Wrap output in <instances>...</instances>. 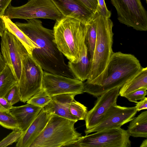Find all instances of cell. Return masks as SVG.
Instances as JSON below:
<instances>
[{"mask_svg": "<svg viewBox=\"0 0 147 147\" xmlns=\"http://www.w3.org/2000/svg\"><path fill=\"white\" fill-rule=\"evenodd\" d=\"M53 30L59 51L69 61L77 62L86 43V25L76 19L63 16L56 20Z\"/></svg>", "mask_w": 147, "mask_h": 147, "instance_id": "cell-3", "label": "cell"}, {"mask_svg": "<svg viewBox=\"0 0 147 147\" xmlns=\"http://www.w3.org/2000/svg\"><path fill=\"white\" fill-rule=\"evenodd\" d=\"M140 147H147V139L143 140L141 144Z\"/></svg>", "mask_w": 147, "mask_h": 147, "instance_id": "cell-37", "label": "cell"}, {"mask_svg": "<svg viewBox=\"0 0 147 147\" xmlns=\"http://www.w3.org/2000/svg\"><path fill=\"white\" fill-rule=\"evenodd\" d=\"M139 60L134 55L113 52L103 74L95 85L83 82L84 92L98 97L117 87L121 88L141 70Z\"/></svg>", "mask_w": 147, "mask_h": 147, "instance_id": "cell-2", "label": "cell"}, {"mask_svg": "<svg viewBox=\"0 0 147 147\" xmlns=\"http://www.w3.org/2000/svg\"><path fill=\"white\" fill-rule=\"evenodd\" d=\"M76 94L68 93L53 96L48 105L43 108L51 114L77 121L78 120L70 114V103L74 99Z\"/></svg>", "mask_w": 147, "mask_h": 147, "instance_id": "cell-17", "label": "cell"}, {"mask_svg": "<svg viewBox=\"0 0 147 147\" xmlns=\"http://www.w3.org/2000/svg\"><path fill=\"white\" fill-rule=\"evenodd\" d=\"M86 25L87 32L86 43L90 62L93 57L96 39V28L94 15L93 18Z\"/></svg>", "mask_w": 147, "mask_h": 147, "instance_id": "cell-23", "label": "cell"}, {"mask_svg": "<svg viewBox=\"0 0 147 147\" xmlns=\"http://www.w3.org/2000/svg\"><path fill=\"white\" fill-rule=\"evenodd\" d=\"M63 16L76 19L86 24L94 13L79 0H51Z\"/></svg>", "mask_w": 147, "mask_h": 147, "instance_id": "cell-14", "label": "cell"}, {"mask_svg": "<svg viewBox=\"0 0 147 147\" xmlns=\"http://www.w3.org/2000/svg\"><path fill=\"white\" fill-rule=\"evenodd\" d=\"M69 108L71 115L78 121L85 120L88 111L84 105L74 99L70 103Z\"/></svg>", "mask_w": 147, "mask_h": 147, "instance_id": "cell-24", "label": "cell"}, {"mask_svg": "<svg viewBox=\"0 0 147 147\" xmlns=\"http://www.w3.org/2000/svg\"><path fill=\"white\" fill-rule=\"evenodd\" d=\"M77 121L54 114L30 147L67 146L81 137L74 128Z\"/></svg>", "mask_w": 147, "mask_h": 147, "instance_id": "cell-5", "label": "cell"}, {"mask_svg": "<svg viewBox=\"0 0 147 147\" xmlns=\"http://www.w3.org/2000/svg\"><path fill=\"white\" fill-rule=\"evenodd\" d=\"M1 37V50L3 59L18 82L23 56L28 52L20 41L6 29Z\"/></svg>", "mask_w": 147, "mask_h": 147, "instance_id": "cell-10", "label": "cell"}, {"mask_svg": "<svg viewBox=\"0 0 147 147\" xmlns=\"http://www.w3.org/2000/svg\"><path fill=\"white\" fill-rule=\"evenodd\" d=\"M98 5L96 11L105 18H110L111 12L107 9L104 0H98Z\"/></svg>", "mask_w": 147, "mask_h": 147, "instance_id": "cell-30", "label": "cell"}, {"mask_svg": "<svg viewBox=\"0 0 147 147\" xmlns=\"http://www.w3.org/2000/svg\"><path fill=\"white\" fill-rule=\"evenodd\" d=\"M4 15L11 19L44 18L56 20L63 16L51 0H30L18 7L9 4Z\"/></svg>", "mask_w": 147, "mask_h": 147, "instance_id": "cell-7", "label": "cell"}, {"mask_svg": "<svg viewBox=\"0 0 147 147\" xmlns=\"http://www.w3.org/2000/svg\"><path fill=\"white\" fill-rule=\"evenodd\" d=\"M147 88H142L127 94L123 97L129 101L137 103L138 100L143 99L147 94Z\"/></svg>", "mask_w": 147, "mask_h": 147, "instance_id": "cell-28", "label": "cell"}, {"mask_svg": "<svg viewBox=\"0 0 147 147\" xmlns=\"http://www.w3.org/2000/svg\"><path fill=\"white\" fill-rule=\"evenodd\" d=\"M26 20L27 22L15 23L37 46L38 48L33 49L31 56L43 70L52 74L76 78L57 47L53 30L44 27L42 22L37 19Z\"/></svg>", "mask_w": 147, "mask_h": 147, "instance_id": "cell-1", "label": "cell"}, {"mask_svg": "<svg viewBox=\"0 0 147 147\" xmlns=\"http://www.w3.org/2000/svg\"><path fill=\"white\" fill-rule=\"evenodd\" d=\"M42 108L29 103L18 107L12 106L9 114L16 121L19 128L24 132L39 113Z\"/></svg>", "mask_w": 147, "mask_h": 147, "instance_id": "cell-16", "label": "cell"}, {"mask_svg": "<svg viewBox=\"0 0 147 147\" xmlns=\"http://www.w3.org/2000/svg\"><path fill=\"white\" fill-rule=\"evenodd\" d=\"M146 0V1H147V0Z\"/></svg>", "mask_w": 147, "mask_h": 147, "instance_id": "cell-39", "label": "cell"}, {"mask_svg": "<svg viewBox=\"0 0 147 147\" xmlns=\"http://www.w3.org/2000/svg\"><path fill=\"white\" fill-rule=\"evenodd\" d=\"M96 28V39L90 72L85 82L95 85L100 78L113 53V23L110 18L104 17L96 11L94 13Z\"/></svg>", "mask_w": 147, "mask_h": 147, "instance_id": "cell-4", "label": "cell"}, {"mask_svg": "<svg viewBox=\"0 0 147 147\" xmlns=\"http://www.w3.org/2000/svg\"><path fill=\"white\" fill-rule=\"evenodd\" d=\"M5 98L12 106L20 101L18 84L9 90L4 96Z\"/></svg>", "mask_w": 147, "mask_h": 147, "instance_id": "cell-29", "label": "cell"}, {"mask_svg": "<svg viewBox=\"0 0 147 147\" xmlns=\"http://www.w3.org/2000/svg\"><path fill=\"white\" fill-rule=\"evenodd\" d=\"M43 69L28 52L23 55L18 82L20 101L25 103L42 89Z\"/></svg>", "mask_w": 147, "mask_h": 147, "instance_id": "cell-6", "label": "cell"}, {"mask_svg": "<svg viewBox=\"0 0 147 147\" xmlns=\"http://www.w3.org/2000/svg\"><path fill=\"white\" fill-rule=\"evenodd\" d=\"M12 0H0V16L4 15L7 8Z\"/></svg>", "mask_w": 147, "mask_h": 147, "instance_id": "cell-32", "label": "cell"}, {"mask_svg": "<svg viewBox=\"0 0 147 147\" xmlns=\"http://www.w3.org/2000/svg\"><path fill=\"white\" fill-rule=\"evenodd\" d=\"M0 125L12 130L19 128L17 122L13 117L6 112L0 111Z\"/></svg>", "mask_w": 147, "mask_h": 147, "instance_id": "cell-26", "label": "cell"}, {"mask_svg": "<svg viewBox=\"0 0 147 147\" xmlns=\"http://www.w3.org/2000/svg\"><path fill=\"white\" fill-rule=\"evenodd\" d=\"M130 136L127 130L119 127L82 136L67 146L130 147L131 144Z\"/></svg>", "mask_w": 147, "mask_h": 147, "instance_id": "cell-8", "label": "cell"}, {"mask_svg": "<svg viewBox=\"0 0 147 147\" xmlns=\"http://www.w3.org/2000/svg\"><path fill=\"white\" fill-rule=\"evenodd\" d=\"M120 88L119 87L113 88L98 97L94 106L88 112L84 120L86 129H90L96 126L110 107L117 104Z\"/></svg>", "mask_w": 147, "mask_h": 147, "instance_id": "cell-13", "label": "cell"}, {"mask_svg": "<svg viewBox=\"0 0 147 147\" xmlns=\"http://www.w3.org/2000/svg\"><path fill=\"white\" fill-rule=\"evenodd\" d=\"M94 13L97 10L98 5V0H79Z\"/></svg>", "mask_w": 147, "mask_h": 147, "instance_id": "cell-31", "label": "cell"}, {"mask_svg": "<svg viewBox=\"0 0 147 147\" xmlns=\"http://www.w3.org/2000/svg\"><path fill=\"white\" fill-rule=\"evenodd\" d=\"M147 88V67H142L134 77L125 83L119 89V95H125L139 88Z\"/></svg>", "mask_w": 147, "mask_h": 147, "instance_id": "cell-20", "label": "cell"}, {"mask_svg": "<svg viewBox=\"0 0 147 147\" xmlns=\"http://www.w3.org/2000/svg\"><path fill=\"white\" fill-rule=\"evenodd\" d=\"M18 82L9 67L5 64L0 73V97H4L7 91Z\"/></svg>", "mask_w": 147, "mask_h": 147, "instance_id": "cell-22", "label": "cell"}, {"mask_svg": "<svg viewBox=\"0 0 147 147\" xmlns=\"http://www.w3.org/2000/svg\"><path fill=\"white\" fill-rule=\"evenodd\" d=\"M135 107H126L118 105L111 106L96 126L85 130L86 135L94 132L121 127L130 122L136 114Z\"/></svg>", "mask_w": 147, "mask_h": 147, "instance_id": "cell-12", "label": "cell"}, {"mask_svg": "<svg viewBox=\"0 0 147 147\" xmlns=\"http://www.w3.org/2000/svg\"><path fill=\"white\" fill-rule=\"evenodd\" d=\"M24 132L19 128L15 129L0 142V147H6L17 142Z\"/></svg>", "mask_w": 147, "mask_h": 147, "instance_id": "cell-27", "label": "cell"}, {"mask_svg": "<svg viewBox=\"0 0 147 147\" xmlns=\"http://www.w3.org/2000/svg\"><path fill=\"white\" fill-rule=\"evenodd\" d=\"M42 89L51 97L62 94H81L84 92L82 82L72 78L44 71Z\"/></svg>", "mask_w": 147, "mask_h": 147, "instance_id": "cell-11", "label": "cell"}, {"mask_svg": "<svg viewBox=\"0 0 147 147\" xmlns=\"http://www.w3.org/2000/svg\"><path fill=\"white\" fill-rule=\"evenodd\" d=\"M0 18L3 22L5 28L20 41L31 56L33 49L38 48L36 44L18 27L11 19L5 15L0 16Z\"/></svg>", "mask_w": 147, "mask_h": 147, "instance_id": "cell-19", "label": "cell"}, {"mask_svg": "<svg viewBox=\"0 0 147 147\" xmlns=\"http://www.w3.org/2000/svg\"><path fill=\"white\" fill-rule=\"evenodd\" d=\"M5 29L3 22L0 18V36L1 37Z\"/></svg>", "mask_w": 147, "mask_h": 147, "instance_id": "cell-36", "label": "cell"}, {"mask_svg": "<svg viewBox=\"0 0 147 147\" xmlns=\"http://www.w3.org/2000/svg\"><path fill=\"white\" fill-rule=\"evenodd\" d=\"M135 107L137 111H140L142 110L147 109V98L145 97L144 98L139 102H138L136 104Z\"/></svg>", "mask_w": 147, "mask_h": 147, "instance_id": "cell-33", "label": "cell"}, {"mask_svg": "<svg viewBox=\"0 0 147 147\" xmlns=\"http://www.w3.org/2000/svg\"><path fill=\"white\" fill-rule=\"evenodd\" d=\"M121 23L140 31L147 30V13L140 0H110Z\"/></svg>", "mask_w": 147, "mask_h": 147, "instance_id": "cell-9", "label": "cell"}, {"mask_svg": "<svg viewBox=\"0 0 147 147\" xmlns=\"http://www.w3.org/2000/svg\"><path fill=\"white\" fill-rule=\"evenodd\" d=\"M67 65L76 78L82 82L87 79L90 72V61L86 43L79 60L76 63L69 61Z\"/></svg>", "mask_w": 147, "mask_h": 147, "instance_id": "cell-18", "label": "cell"}, {"mask_svg": "<svg viewBox=\"0 0 147 147\" xmlns=\"http://www.w3.org/2000/svg\"><path fill=\"white\" fill-rule=\"evenodd\" d=\"M127 131L130 136L147 138V111L142 112L130 121Z\"/></svg>", "mask_w": 147, "mask_h": 147, "instance_id": "cell-21", "label": "cell"}, {"mask_svg": "<svg viewBox=\"0 0 147 147\" xmlns=\"http://www.w3.org/2000/svg\"><path fill=\"white\" fill-rule=\"evenodd\" d=\"M51 100V97L42 90L28 100L27 103L42 108L48 105Z\"/></svg>", "mask_w": 147, "mask_h": 147, "instance_id": "cell-25", "label": "cell"}, {"mask_svg": "<svg viewBox=\"0 0 147 147\" xmlns=\"http://www.w3.org/2000/svg\"><path fill=\"white\" fill-rule=\"evenodd\" d=\"M5 63L1 53L0 52V73L5 67Z\"/></svg>", "mask_w": 147, "mask_h": 147, "instance_id": "cell-35", "label": "cell"}, {"mask_svg": "<svg viewBox=\"0 0 147 147\" xmlns=\"http://www.w3.org/2000/svg\"><path fill=\"white\" fill-rule=\"evenodd\" d=\"M0 105L9 111L13 106L4 97H0Z\"/></svg>", "mask_w": 147, "mask_h": 147, "instance_id": "cell-34", "label": "cell"}, {"mask_svg": "<svg viewBox=\"0 0 147 147\" xmlns=\"http://www.w3.org/2000/svg\"><path fill=\"white\" fill-rule=\"evenodd\" d=\"M52 114L42 108L37 116L17 142L16 147H30L44 129Z\"/></svg>", "mask_w": 147, "mask_h": 147, "instance_id": "cell-15", "label": "cell"}, {"mask_svg": "<svg viewBox=\"0 0 147 147\" xmlns=\"http://www.w3.org/2000/svg\"><path fill=\"white\" fill-rule=\"evenodd\" d=\"M0 111L5 112L9 114V111L2 107L1 105H0Z\"/></svg>", "mask_w": 147, "mask_h": 147, "instance_id": "cell-38", "label": "cell"}]
</instances>
